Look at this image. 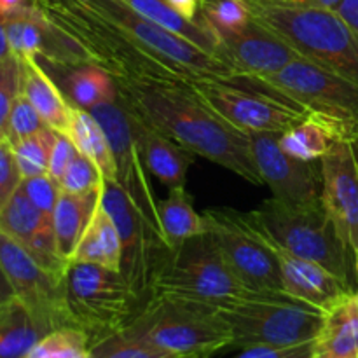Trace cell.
Wrapping results in <instances>:
<instances>
[{
	"mask_svg": "<svg viewBox=\"0 0 358 358\" xmlns=\"http://www.w3.org/2000/svg\"><path fill=\"white\" fill-rule=\"evenodd\" d=\"M122 107L170 136L194 156L206 157L250 184L262 185L248 133L227 124L177 79H114Z\"/></svg>",
	"mask_w": 358,
	"mask_h": 358,
	"instance_id": "cell-1",
	"label": "cell"
},
{
	"mask_svg": "<svg viewBox=\"0 0 358 358\" xmlns=\"http://www.w3.org/2000/svg\"><path fill=\"white\" fill-rule=\"evenodd\" d=\"M255 21L311 59L358 84V31L334 9L306 0H243Z\"/></svg>",
	"mask_w": 358,
	"mask_h": 358,
	"instance_id": "cell-2",
	"label": "cell"
},
{
	"mask_svg": "<svg viewBox=\"0 0 358 358\" xmlns=\"http://www.w3.org/2000/svg\"><path fill=\"white\" fill-rule=\"evenodd\" d=\"M52 24L77 41L90 62L114 79L187 80L175 69L150 55L128 34L80 0H34Z\"/></svg>",
	"mask_w": 358,
	"mask_h": 358,
	"instance_id": "cell-3",
	"label": "cell"
},
{
	"mask_svg": "<svg viewBox=\"0 0 358 358\" xmlns=\"http://www.w3.org/2000/svg\"><path fill=\"white\" fill-rule=\"evenodd\" d=\"M222 261L208 234H199L168 248L152 276L149 299L175 301L217 311L234 301L254 296Z\"/></svg>",
	"mask_w": 358,
	"mask_h": 358,
	"instance_id": "cell-4",
	"label": "cell"
},
{
	"mask_svg": "<svg viewBox=\"0 0 358 358\" xmlns=\"http://www.w3.org/2000/svg\"><path fill=\"white\" fill-rule=\"evenodd\" d=\"M248 220L273 243L306 261L317 262L353 287L355 252L343 241L325 210L324 201L313 205H287L271 198L257 210L247 213Z\"/></svg>",
	"mask_w": 358,
	"mask_h": 358,
	"instance_id": "cell-5",
	"label": "cell"
},
{
	"mask_svg": "<svg viewBox=\"0 0 358 358\" xmlns=\"http://www.w3.org/2000/svg\"><path fill=\"white\" fill-rule=\"evenodd\" d=\"M62 283L70 324L91 345L128 327L145 306L121 271L100 264L69 261Z\"/></svg>",
	"mask_w": 358,
	"mask_h": 358,
	"instance_id": "cell-6",
	"label": "cell"
},
{
	"mask_svg": "<svg viewBox=\"0 0 358 358\" xmlns=\"http://www.w3.org/2000/svg\"><path fill=\"white\" fill-rule=\"evenodd\" d=\"M240 350L254 346H296L320 334L325 311L285 292H257L215 311Z\"/></svg>",
	"mask_w": 358,
	"mask_h": 358,
	"instance_id": "cell-7",
	"label": "cell"
},
{
	"mask_svg": "<svg viewBox=\"0 0 358 358\" xmlns=\"http://www.w3.org/2000/svg\"><path fill=\"white\" fill-rule=\"evenodd\" d=\"M189 86L210 110L245 133H285L310 114L259 77H205Z\"/></svg>",
	"mask_w": 358,
	"mask_h": 358,
	"instance_id": "cell-8",
	"label": "cell"
},
{
	"mask_svg": "<svg viewBox=\"0 0 358 358\" xmlns=\"http://www.w3.org/2000/svg\"><path fill=\"white\" fill-rule=\"evenodd\" d=\"M259 79L303 105L336 140H358V84L348 77L299 56Z\"/></svg>",
	"mask_w": 358,
	"mask_h": 358,
	"instance_id": "cell-9",
	"label": "cell"
},
{
	"mask_svg": "<svg viewBox=\"0 0 358 358\" xmlns=\"http://www.w3.org/2000/svg\"><path fill=\"white\" fill-rule=\"evenodd\" d=\"M122 332L182 357L206 358L233 343L229 327L215 311L157 297L147 301Z\"/></svg>",
	"mask_w": 358,
	"mask_h": 358,
	"instance_id": "cell-10",
	"label": "cell"
},
{
	"mask_svg": "<svg viewBox=\"0 0 358 358\" xmlns=\"http://www.w3.org/2000/svg\"><path fill=\"white\" fill-rule=\"evenodd\" d=\"M128 34L145 51L177 70L187 83L205 77L236 76L224 59L208 55L182 35L140 16L121 0H80Z\"/></svg>",
	"mask_w": 358,
	"mask_h": 358,
	"instance_id": "cell-11",
	"label": "cell"
},
{
	"mask_svg": "<svg viewBox=\"0 0 358 358\" xmlns=\"http://www.w3.org/2000/svg\"><path fill=\"white\" fill-rule=\"evenodd\" d=\"M205 233L229 271L254 292H283L278 261L247 215L234 210H205Z\"/></svg>",
	"mask_w": 358,
	"mask_h": 358,
	"instance_id": "cell-12",
	"label": "cell"
},
{
	"mask_svg": "<svg viewBox=\"0 0 358 358\" xmlns=\"http://www.w3.org/2000/svg\"><path fill=\"white\" fill-rule=\"evenodd\" d=\"M100 205L112 219L121 240V273L147 303L150 282L168 247L115 180H103Z\"/></svg>",
	"mask_w": 358,
	"mask_h": 358,
	"instance_id": "cell-13",
	"label": "cell"
},
{
	"mask_svg": "<svg viewBox=\"0 0 358 358\" xmlns=\"http://www.w3.org/2000/svg\"><path fill=\"white\" fill-rule=\"evenodd\" d=\"M90 112L100 122L108 143H110L115 170H117L115 182L124 189L126 194L142 213L145 222L152 227L154 233L164 241L159 226V213H157L159 199L154 194V187L149 178V168L140 152L131 115L119 103V100L96 105Z\"/></svg>",
	"mask_w": 358,
	"mask_h": 358,
	"instance_id": "cell-14",
	"label": "cell"
},
{
	"mask_svg": "<svg viewBox=\"0 0 358 358\" xmlns=\"http://www.w3.org/2000/svg\"><path fill=\"white\" fill-rule=\"evenodd\" d=\"M0 264L16 297L49 329L72 327L62 278L42 268L16 240L0 231Z\"/></svg>",
	"mask_w": 358,
	"mask_h": 358,
	"instance_id": "cell-15",
	"label": "cell"
},
{
	"mask_svg": "<svg viewBox=\"0 0 358 358\" xmlns=\"http://www.w3.org/2000/svg\"><path fill=\"white\" fill-rule=\"evenodd\" d=\"M282 133H248L255 166L273 198L287 205H313L322 201V164L304 161L285 152L280 143Z\"/></svg>",
	"mask_w": 358,
	"mask_h": 358,
	"instance_id": "cell-16",
	"label": "cell"
},
{
	"mask_svg": "<svg viewBox=\"0 0 358 358\" xmlns=\"http://www.w3.org/2000/svg\"><path fill=\"white\" fill-rule=\"evenodd\" d=\"M322 201L339 236L358 248V140H338L320 159Z\"/></svg>",
	"mask_w": 358,
	"mask_h": 358,
	"instance_id": "cell-17",
	"label": "cell"
},
{
	"mask_svg": "<svg viewBox=\"0 0 358 358\" xmlns=\"http://www.w3.org/2000/svg\"><path fill=\"white\" fill-rule=\"evenodd\" d=\"M219 51L220 58L234 70L236 76L247 77L276 73L299 58L285 41L262 27L254 17L241 30L222 35L219 38Z\"/></svg>",
	"mask_w": 358,
	"mask_h": 358,
	"instance_id": "cell-18",
	"label": "cell"
},
{
	"mask_svg": "<svg viewBox=\"0 0 358 358\" xmlns=\"http://www.w3.org/2000/svg\"><path fill=\"white\" fill-rule=\"evenodd\" d=\"M0 231L16 240L42 268L62 278L69 262L56 250L52 219L30 201L21 184L0 210Z\"/></svg>",
	"mask_w": 358,
	"mask_h": 358,
	"instance_id": "cell-19",
	"label": "cell"
},
{
	"mask_svg": "<svg viewBox=\"0 0 358 358\" xmlns=\"http://www.w3.org/2000/svg\"><path fill=\"white\" fill-rule=\"evenodd\" d=\"M254 229L261 234V238L268 243V247L271 248L276 261H278L280 273H282L283 292L285 294L303 301V303L311 304V306L329 311L334 304L345 299L348 294L355 292V289L343 283L338 276L329 273L327 269L318 266L317 262L306 261V259L290 254L289 250L268 240L255 226Z\"/></svg>",
	"mask_w": 358,
	"mask_h": 358,
	"instance_id": "cell-20",
	"label": "cell"
},
{
	"mask_svg": "<svg viewBox=\"0 0 358 358\" xmlns=\"http://www.w3.org/2000/svg\"><path fill=\"white\" fill-rule=\"evenodd\" d=\"M133 119L136 138H138L140 152L150 173L157 178L168 189L185 187L187 171L192 163L194 154L171 140L170 136L163 135L157 129L150 128L149 124L128 112Z\"/></svg>",
	"mask_w": 358,
	"mask_h": 358,
	"instance_id": "cell-21",
	"label": "cell"
},
{
	"mask_svg": "<svg viewBox=\"0 0 358 358\" xmlns=\"http://www.w3.org/2000/svg\"><path fill=\"white\" fill-rule=\"evenodd\" d=\"M37 62L55 70V76L51 73L49 76L72 107L91 110L96 105L117 100V84L114 77L94 63L56 65V63L41 62V59Z\"/></svg>",
	"mask_w": 358,
	"mask_h": 358,
	"instance_id": "cell-22",
	"label": "cell"
},
{
	"mask_svg": "<svg viewBox=\"0 0 358 358\" xmlns=\"http://www.w3.org/2000/svg\"><path fill=\"white\" fill-rule=\"evenodd\" d=\"M21 59V93L28 98L35 110L41 114L45 124L55 131L66 133L72 115V105L63 96L41 63L31 56Z\"/></svg>",
	"mask_w": 358,
	"mask_h": 358,
	"instance_id": "cell-23",
	"label": "cell"
},
{
	"mask_svg": "<svg viewBox=\"0 0 358 358\" xmlns=\"http://www.w3.org/2000/svg\"><path fill=\"white\" fill-rule=\"evenodd\" d=\"M100 198L101 187L84 194L59 192L52 213V227H55L56 250L63 261L69 262L76 254L80 238L86 233L94 212L100 206Z\"/></svg>",
	"mask_w": 358,
	"mask_h": 358,
	"instance_id": "cell-24",
	"label": "cell"
},
{
	"mask_svg": "<svg viewBox=\"0 0 358 358\" xmlns=\"http://www.w3.org/2000/svg\"><path fill=\"white\" fill-rule=\"evenodd\" d=\"M315 353L341 358H358V290L325 311Z\"/></svg>",
	"mask_w": 358,
	"mask_h": 358,
	"instance_id": "cell-25",
	"label": "cell"
},
{
	"mask_svg": "<svg viewBox=\"0 0 358 358\" xmlns=\"http://www.w3.org/2000/svg\"><path fill=\"white\" fill-rule=\"evenodd\" d=\"M49 332L20 299H14L0 310V358H27Z\"/></svg>",
	"mask_w": 358,
	"mask_h": 358,
	"instance_id": "cell-26",
	"label": "cell"
},
{
	"mask_svg": "<svg viewBox=\"0 0 358 358\" xmlns=\"http://www.w3.org/2000/svg\"><path fill=\"white\" fill-rule=\"evenodd\" d=\"M157 213L164 243L171 250L191 238L205 234V219L194 210L185 187L170 189L168 198L159 199Z\"/></svg>",
	"mask_w": 358,
	"mask_h": 358,
	"instance_id": "cell-27",
	"label": "cell"
},
{
	"mask_svg": "<svg viewBox=\"0 0 358 358\" xmlns=\"http://www.w3.org/2000/svg\"><path fill=\"white\" fill-rule=\"evenodd\" d=\"M121 2L131 7L140 16L147 17V20L154 21V23L161 24V27L175 31V34L182 35V37L191 41L192 44H196L205 52L220 58L219 42L213 37L212 31L199 20H187V17L182 16L180 13H177L170 6L168 0H121Z\"/></svg>",
	"mask_w": 358,
	"mask_h": 358,
	"instance_id": "cell-28",
	"label": "cell"
},
{
	"mask_svg": "<svg viewBox=\"0 0 358 358\" xmlns=\"http://www.w3.org/2000/svg\"><path fill=\"white\" fill-rule=\"evenodd\" d=\"M70 261L100 264L105 268L121 271V240H119L114 222L108 217V213L101 208V205L94 212L93 219H91L86 233L80 238L76 254Z\"/></svg>",
	"mask_w": 358,
	"mask_h": 358,
	"instance_id": "cell-29",
	"label": "cell"
},
{
	"mask_svg": "<svg viewBox=\"0 0 358 358\" xmlns=\"http://www.w3.org/2000/svg\"><path fill=\"white\" fill-rule=\"evenodd\" d=\"M66 135L73 142L76 149L80 154L93 161L98 170L103 175V180H115L117 170H115L114 154H112L110 143L100 122L93 117L90 110L84 108H72L70 124Z\"/></svg>",
	"mask_w": 358,
	"mask_h": 358,
	"instance_id": "cell-30",
	"label": "cell"
},
{
	"mask_svg": "<svg viewBox=\"0 0 358 358\" xmlns=\"http://www.w3.org/2000/svg\"><path fill=\"white\" fill-rule=\"evenodd\" d=\"M338 140L320 122L306 117L303 122L294 126L289 131L280 135V143L283 150L290 156L304 161H318L329 152Z\"/></svg>",
	"mask_w": 358,
	"mask_h": 358,
	"instance_id": "cell-31",
	"label": "cell"
},
{
	"mask_svg": "<svg viewBox=\"0 0 358 358\" xmlns=\"http://www.w3.org/2000/svg\"><path fill=\"white\" fill-rule=\"evenodd\" d=\"M198 20L219 42L222 35L234 34L247 27L252 16L243 0H199Z\"/></svg>",
	"mask_w": 358,
	"mask_h": 358,
	"instance_id": "cell-32",
	"label": "cell"
},
{
	"mask_svg": "<svg viewBox=\"0 0 358 358\" xmlns=\"http://www.w3.org/2000/svg\"><path fill=\"white\" fill-rule=\"evenodd\" d=\"M56 133L58 131L45 126L35 135L14 143L13 152L16 157L21 180L38 177V175H48L49 159H51L52 147L56 142Z\"/></svg>",
	"mask_w": 358,
	"mask_h": 358,
	"instance_id": "cell-33",
	"label": "cell"
},
{
	"mask_svg": "<svg viewBox=\"0 0 358 358\" xmlns=\"http://www.w3.org/2000/svg\"><path fill=\"white\" fill-rule=\"evenodd\" d=\"M90 348L91 341L83 331L63 327L45 334L27 358H90Z\"/></svg>",
	"mask_w": 358,
	"mask_h": 358,
	"instance_id": "cell-34",
	"label": "cell"
},
{
	"mask_svg": "<svg viewBox=\"0 0 358 358\" xmlns=\"http://www.w3.org/2000/svg\"><path fill=\"white\" fill-rule=\"evenodd\" d=\"M182 357L168 353L157 346L149 345L128 336L126 332H115V334L107 336L100 339L90 348V358H171Z\"/></svg>",
	"mask_w": 358,
	"mask_h": 358,
	"instance_id": "cell-35",
	"label": "cell"
},
{
	"mask_svg": "<svg viewBox=\"0 0 358 358\" xmlns=\"http://www.w3.org/2000/svg\"><path fill=\"white\" fill-rule=\"evenodd\" d=\"M101 184H103V175L96 164L87 159L84 154L77 152L59 180V189L70 194H84L100 189Z\"/></svg>",
	"mask_w": 358,
	"mask_h": 358,
	"instance_id": "cell-36",
	"label": "cell"
},
{
	"mask_svg": "<svg viewBox=\"0 0 358 358\" xmlns=\"http://www.w3.org/2000/svg\"><path fill=\"white\" fill-rule=\"evenodd\" d=\"M44 119L41 117L34 105L28 101V98L23 93H20L14 100L13 108L9 114V122H7V135L6 140L14 145V143L21 142V140L28 138V136L35 135L41 129L45 128Z\"/></svg>",
	"mask_w": 358,
	"mask_h": 358,
	"instance_id": "cell-37",
	"label": "cell"
},
{
	"mask_svg": "<svg viewBox=\"0 0 358 358\" xmlns=\"http://www.w3.org/2000/svg\"><path fill=\"white\" fill-rule=\"evenodd\" d=\"M21 93V59L13 55L0 63V140H6L14 100Z\"/></svg>",
	"mask_w": 358,
	"mask_h": 358,
	"instance_id": "cell-38",
	"label": "cell"
},
{
	"mask_svg": "<svg viewBox=\"0 0 358 358\" xmlns=\"http://www.w3.org/2000/svg\"><path fill=\"white\" fill-rule=\"evenodd\" d=\"M21 187L27 192L30 201L34 203L44 215L51 217L52 219V213H55L59 192H62L58 182L52 180L49 175H38V177L23 178V180H21Z\"/></svg>",
	"mask_w": 358,
	"mask_h": 358,
	"instance_id": "cell-39",
	"label": "cell"
},
{
	"mask_svg": "<svg viewBox=\"0 0 358 358\" xmlns=\"http://www.w3.org/2000/svg\"><path fill=\"white\" fill-rule=\"evenodd\" d=\"M20 184L21 175L17 170L13 145L7 140H0V210L6 206Z\"/></svg>",
	"mask_w": 358,
	"mask_h": 358,
	"instance_id": "cell-40",
	"label": "cell"
},
{
	"mask_svg": "<svg viewBox=\"0 0 358 358\" xmlns=\"http://www.w3.org/2000/svg\"><path fill=\"white\" fill-rule=\"evenodd\" d=\"M79 150L76 149L73 142L70 140V136L66 133H56V142L55 147H52L51 152V159H49V168H48V175L52 178L55 182L62 180L63 173L69 168V164L72 163L73 157L77 156Z\"/></svg>",
	"mask_w": 358,
	"mask_h": 358,
	"instance_id": "cell-41",
	"label": "cell"
},
{
	"mask_svg": "<svg viewBox=\"0 0 358 358\" xmlns=\"http://www.w3.org/2000/svg\"><path fill=\"white\" fill-rule=\"evenodd\" d=\"M315 341L296 346H254L247 348L236 358H313Z\"/></svg>",
	"mask_w": 358,
	"mask_h": 358,
	"instance_id": "cell-42",
	"label": "cell"
},
{
	"mask_svg": "<svg viewBox=\"0 0 358 358\" xmlns=\"http://www.w3.org/2000/svg\"><path fill=\"white\" fill-rule=\"evenodd\" d=\"M168 2L177 13H180L187 20H198L199 0H168Z\"/></svg>",
	"mask_w": 358,
	"mask_h": 358,
	"instance_id": "cell-43",
	"label": "cell"
},
{
	"mask_svg": "<svg viewBox=\"0 0 358 358\" xmlns=\"http://www.w3.org/2000/svg\"><path fill=\"white\" fill-rule=\"evenodd\" d=\"M336 10L358 31V0H343Z\"/></svg>",
	"mask_w": 358,
	"mask_h": 358,
	"instance_id": "cell-44",
	"label": "cell"
},
{
	"mask_svg": "<svg viewBox=\"0 0 358 358\" xmlns=\"http://www.w3.org/2000/svg\"><path fill=\"white\" fill-rule=\"evenodd\" d=\"M14 299H17L16 292H14L13 285H10L9 278H7L6 271H3L2 264H0V310L9 303H13Z\"/></svg>",
	"mask_w": 358,
	"mask_h": 358,
	"instance_id": "cell-45",
	"label": "cell"
},
{
	"mask_svg": "<svg viewBox=\"0 0 358 358\" xmlns=\"http://www.w3.org/2000/svg\"><path fill=\"white\" fill-rule=\"evenodd\" d=\"M10 55H13V51H10L9 41H7L6 21H3V17H0V63L6 58H9Z\"/></svg>",
	"mask_w": 358,
	"mask_h": 358,
	"instance_id": "cell-46",
	"label": "cell"
},
{
	"mask_svg": "<svg viewBox=\"0 0 358 358\" xmlns=\"http://www.w3.org/2000/svg\"><path fill=\"white\" fill-rule=\"evenodd\" d=\"M306 2H311V3H317V6H322V7H327V9H338L339 3L343 2V0H306Z\"/></svg>",
	"mask_w": 358,
	"mask_h": 358,
	"instance_id": "cell-47",
	"label": "cell"
},
{
	"mask_svg": "<svg viewBox=\"0 0 358 358\" xmlns=\"http://www.w3.org/2000/svg\"><path fill=\"white\" fill-rule=\"evenodd\" d=\"M355 275H357V282H358V248L355 250Z\"/></svg>",
	"mask_w": 358,
	"mask_h": 358,
	"instance_id": "cell-48",
	"label": "cell"
},
{
	"mask_svg": "<svg viewBox=\"0 0 358 358\" xmlns=\"http://www.w3.org/2000/svg\"><path fill=\"white\" fill-rule=\"evenodd\" d=\"M313 358H341V357H332V355H322V353H315Z\"/></svg>",
	"mask_w": 358,
	"mask_h": 358,
	"instance_id": "cell-49",
	"label": "cell"
},
{
	"mask_svg": "<svg viewBox=\"0 0 358 358\" xmlns=\"http://www.w3.org/2000/svg\"><path fill=\"white\" fill-rule=\"evenodd\" d=\"M171 358H201V357H196V355H185V357H171Z\"/></svg>",
	"mask_w": 358,
	"mask_h": 358,
	"instance_id": "cell-50",
	"label": "cell"
}]
</instances>
